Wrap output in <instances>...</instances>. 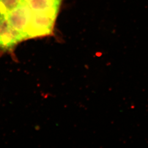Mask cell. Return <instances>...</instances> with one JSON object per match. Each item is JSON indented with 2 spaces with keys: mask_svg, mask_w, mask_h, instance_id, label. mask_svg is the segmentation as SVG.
<instances>
[{
  "mask_svg": "<svg viewBox=\"0 0 148 148\" xmlns=\"http://www.w3.org/2000/svg\"><path fill=\"white\" fill-rule=\"evenodd\" d=\"M62 1V0H29L25 1L29 6L32 12L46 13L57 16Z\"/></svg>",
  "mask_w": 148,
  "mask_h": 148,
  "instance_id": "6da1fadb",
  "label": "cell"
},
{
  "mask_svg": "<svg viewBox=\"0 0 148 148\" xmlns=\"http://www.w3.org/2000/svg\"><path fill=\"white\" fill-rule=\"evenodd\" d=\"M21 0H0V14H7L18 5Z\"/></svg>",
  "mask_w": 148,
  "mask_h": 148,
  "instance_id": "7a4b0ae2",
  "label": "cell"
}]
</instances>
